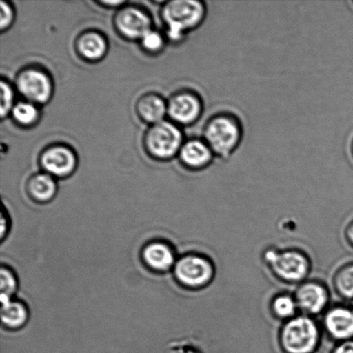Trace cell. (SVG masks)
<instances>
[{
    "label": "cell",
    "instance_id": "obj_3",
    "mask_svg": "<svg viewBox=\"0 0 353 353\" xmlns=\"http://www.w3.org/2000/svg\"><path fill=\"white\" fill-rule=\"evenodd\" d=\"M203 2L196 0H175L164 7L163 17L172 40H180L185 31L199 26L205 17Z\"/></svg>",
    "mask_w": 353,
    "mask_h": 353
},
{
    "label": "cell",
    "instance_id": "obj_4",
    "mask_svg": "<svg viewBox=\"0 0 353 353\" xmlns=\"http://www.w3.org/2000/svg\"><path fill=\"white\" fill-rule=\"evenodd\" d=\"M264 259L273 274L285 283L303 282L310 272L309 259L299 251L268 249L265 252Z\"/></svg>",
    "mask_w": 353,
    "mask_h": 353
},
{
    "label": "cell",
    "instance_id": "obj_27",
    "mask_svg": "<svg viewBox=\"0 0 353 353\" xmlns=\"http://www.w3.org/2000/svg\"><path fill=\"white\" fill-rule=\"evenodd\" d=\"M332 353H353V340L341 342Z\"/></svg>",
    "mask_w": 353,
    "mask_h": 353
},
{
    "label": "cell",
    "instance_id": "obj_20",
    "mask_svg": "<svg viewBox=\"0 0 353 353\" xmlns=\"http://www.w3.org/2000/svg\"><path fill=\"white\" fill-rule=\"evenodd\" d=\"M334 285L339 295L345 300L353 301V264L339 270L334 276Z\"/></svg>",
    "mask_w": 353,
    "mask_h": 353
},
{
    "label": "cell",
    "instance_id": "obj_11",
    "mask_svg": "<svg viewBox=\"0 0 353 353\" xmlns=\"http://www.w3.org/2000/svg\"><path fill=\"white\" fill-rule=\"evenodd\" d=\"M169 115L180 124L195 123L203 112V103L199 96L182 92L172 97L168 105Z\"/></svg>",
    "mask_w": 353,
    "mask_h": 353
},
{
    "label": "cell",
    "instance_id": "obj_25",
    "mask_svg": "<svg viewBox=\"0 0 353 353\" xmlns=\"http://www.w3.org/2000/svg\"><path fill=\"white\" fill-rule=\"evenodd\" d=\"M0 12H1L0 14V27H1V30H3L12 22V10L8 3L1 1L0 2Z\"/></svg>",
    "mask_w": 353,
    "mask_h": 353
},
{
    "label": "cell",
    "instance_id": "obj_2",
    "mask_svg": "<svg viewBox=\"0 0 353 353\" xmlns=\"http://www.w3.org/2000/svg\"><path fill=\"white\" fill-rule=\"evenodd\" d=\"M320 340L319 326L306 314L286 321L279 333L280 345L286 353H313Z\"/></svg>",
    "mask_w": 353,
    "mask_h": 353
},
{
    "label": "cell",
    "instance_id": "obj_22",
    "mask_svg": "<svg viewBox=\"0 0 353 353\" xmlns=\"http://www.w3.org/2000/svg\"><path fill=\"white\" fill-rule=\"evenodd\" d=\"M14 119L22 125H30L36 122L38 117L37 107L31 103H19L13 107Z\"/></svg>",
    "mask_w": 353,
    "mask_h": 353
},
{
    "label": "cell",
    "instance_id": "obj_1",
    "mask_svg": "<svg viewBox=\"0 0 353 353\" xmlns=\"http://www.w3.org/2000/svg\"><path fill=\"white\" fill-rule=\"evenodd\" d=\"M203 137L214 155L226 159L234 153L241 143V122L230 113H218L206 123Z\"/></svg>",
    "mask_w": 353,
    "mask_h": 353
},
{
    "label": "cell",
    "instance_id": "obj_12",
    "mask_svg": "<svg viewBox=\"0 0 353 353\" xmlns=\"http://www.w3.org/2000/svg\"><path fill=\"white\" fill-rule=\"evenodd\" d=\"M117 29L123 36L132 39L143 38L150 32L151 22L146 14L136 8L121 10L116 17Z\"/></svg>",
    "mask_w": 353,
    "mask_h": 353
},
{
    "label": "cell",
    "instance_id": "obj_29",
    "mask_svg": "<svg viewBox=\"0 0 353 353\" xmlns=\"http://www.w3.org/2000/svg\"><path fill=\"white\" fill-rule=\"evenodd\" d=\"M352 157H353V140H352Z\"/></svg>",
    "mask_w": 353,
    "mask_h": 353
},
{
    "label": "cell",
    "instance_id": "obj_24",
    "mask_svg": "<svg viewBox=\"0 0 353 353\" xmlns=\"http://www.w3.org/2000/svg\"><path fill=\"white\" fill-rule=\"evenodd\" d=\"M141 43L147 50L157 51L163 45V38L160 34L150 30V32H148L141 38Z\"/></svg>",
    "mask_w": 353,
    "mask_h": 353
},
{
    "label": "cell",
    "instance_id": "obj_19",
    "mask_svg": "<svg viewBox=\"0 0 353 353\" xmlns=\"http://www.w3.org/2000/svg\"><path fill=\"white\" fill-rule=\"evenodd\" d=\"M271 307L276 318L285 321L296 316L299 310L295 297L289 294H280L276 296L272 300Z\"/></svg>",
    "mask_w": 353,
    "mask_h": 353
},
{
    "label": "cell",
    "instance_id": "obj_23",
    "mask_svg": "<svg viewBox=\"0 0 353 353\" xmlns=\"http://www.w3.org/2000/svg\"><path fill=\"white\" fill-rule=\"evenodd\" d=\"M1 90H0V94H1V105H0V112H1V117H3L8 113L13 105V93L12 89L6 82L2 81ZM13 109V108H12Z\"/></svg>",
    "mask_w": 353,
    "mask_h": 353
},
{
    "label": "cell",
    "instance_id": "obj_14",
    "mask_svg": "<svg viewBox=\"0 0 353 353\" xmlns=\"http://www.w3.org/2000/svg\"><path fill=\"white\" fill-rule=\"evenodd\" d=\"M180 159L187 168L203 169L212 161L214 153L204 140H190L179 151Z\"/></svg>",
    "mask_w": 353,
    "mask_h": 353
},
{
    "label": "cell",
    "instance_id": "obj_15",
    "mask_svg": "<svg viewBox=\"0 0 353 353\" xmlns=\"http://www.w3.org/2000/svg\"><path fill=\"white\" fill-rule=\"evenodd\" d=\"M29 319L30 311L26 303L14 299L1 303V323L6 330H19Z\"/></svg>",
    "mask_w": 353,
    "mask_h": 353
},
{
    "label": "cell",
    "instance_id": "obj_28",
    "mask_svg": "<svg viewBox=\"0 0 353 353\" xmlns=\"http://www.w3.org/2000/svg\"><path fill=\"white\" fill-rule=\"evenodd\" d=\"M347 238L349 242L353 245V223L347 228Z\"/></svg>",
    "mask_w": 353,
    "mask_h": 353
},
{
    "label": "cell",
    "instance_id": "obj_6",
    "mask_svg": "<svg viewBox=\"0 0 353 353\" xmlns=\"http://www.w3.org/2000/svg\"><path fill=\"white\" fill-rule=\"evenodd\" d=\"M183 137L181 131L174 124L162 122L154 124L146 137L148 150L154 157L168 159L180 151Z\"/></svg>",
    "mask_w": 353,
    "mask_h": 353
},
{
    "label": "cell",
    "instance_id": "obj_26",
    "mask_svg": "<svg viewBox=\"0 0 353 353\" xmlns=\"http://www.w3.org/2000/svg\"><path fill=\"white\" fill-rule=\"evenodd\" d=\"M10 228V219L8 212L3 208L1 212V233H0V238L3 241L5 238L8 235Z\"/></svg>",
    "mask_w": 353,
    "mask_h": 353
},
{
    "label": "cell",
    "instance_id": "obj_16",
    "mask_svg": "<svg viewBox=\"0 0 353 353\" xmlns=\"http://www.w3.org/2000/svg\"><path fill=\"white\" fill-rule=\"evenodd\" d=\"M57 190V183L48 174H37L28 183V192L31 199L38 203L50 202L55 196Z\"/></svg>",
    "mask_w": 353,
    "mask_h": 353
},
{
    "label": "cell",
    "instance_id": "obj_10",
    "mask_svg": "<svg viewBox=\"0 0 353 353\" xmlns=\"http://www.w3.org/2000/svg\"><path fill=\"white\" fill-rule=\"evenodd\" d=\"M141 259L147 268L160 273L174 269L176 262L174 249L162 241H154L145 245L141 251Z\"/></svg>",
    "mask_w": 353,
    "mask_h": 353
},
{
    "label": "cell",
    "instance_id": "obj_21",
    "mask_svg": "<svg viewBox=\"0 0 353 353\" xmlns=\"http://www.w3.org/2000/svg\"><path fill=\"white\" fill-rule=\"evenodd\" d=\"M0 281H1L0 300L3 303L13 299V296L19 288V280L12 268L8 265H2L0 268Z\"/></svg>",
    "mask_w": 353,
    "mask_h": 353
},
{
    "label": "cell",
    "instance_id": "obj_13",
    "mask_svg": "<svg viewBox=\"0 0 353 353\" xmlns=\"http://www.w3.org/2000/svg\"><path fill=\"white\" fill-rule=\"evenodd\" d=\"M41 161L45 171L57 176L70 174L76 165L74 154L68 148L61 146L45 151Z\"/></svg>",
    "mask_w": 353,
    "mask_h": 353
},
{
    "label": "cell",
    "instance_id": "obj_30",
    "mask_svg": "<svg viewBox=\"0 0 353 353\" xmlns=\"http://www.w3.org/2000/svg\"><path fill=\"white\" fill-rule=\"evenodd\" d=\"M352 307H353V301H352Z\"/></svg>",
    "mask_w": 353,
    "mask_h": 353
},
{
    "label": "cell",
    "instance_id": "obj_8",
    "mask_svg": "<svg viewBox=\"0 0 353 353\" xmlns=\"http://www.w3.org/2000/svg\"><path fill=\"white\" fill-rule=\"evenodd\" d=\"M17 86L21 94L33 103H45L50 99L52 84L44 72L37 69L23 71L17 79Z\"/></svg>",
    "mask_w": 353,
    "mask_h": 353
},
{
    "label": "cell",
    "instance_id": "obj_9",
    "mask_svg": "<svg viewBox=\"0 0 353 353\" xmlns=\"http://www.w3.org/2000/svg\"><path fill=\"white\" fill-rule=\"evenodd\" d=\"M323 326L333 340H353V307L335 306L325 313Z\"/></svg>",
    "mask_w": 353,
    "mask_h": 353
},
{
    "label": "cell",
    "instance_id": "obj_18",
    "mask_svg": "<svg viewBox=\"0 0 353 353\" xmlns=\"http://www.w3.org/2000/svg\"><path fill=\"white\" fill-rule=\"evenodd\" d=\"M78 48L85 58L89 60H98L105 54L107 44L99 34L86 33L79 38Z\"/></svg>",
    "mask_w": 353,
    "mask_h": 353
},
{
    "label": "cell",
    "instance_id": "obj_5",
    "mask_svg": "<svg viewBox=\"0 0 353 353\" xmlns=\"http://www.w3.org/2000/svg\"><path fill=\"white\" fill-rule=\"evenodd\" d=\"M172 270L176 281L188 290L204 288L212 281L214 275L212 262L196 254H185L176 259Z\"/></svg>",
    "mask_w": 353,
    "mask_h": 353
},
{
    "label": "cell",
    "instance_id": "obj_7",
    "mask_svg": "<svg viewBox=\"0 0 353 353\" xmlns=\"http://www.w3.org/2000/svg\"><path fill=\"white\" fill-rule=\"evenodd\" d=\"M294 297L299 310L309 316L323 313L330 302V295L326 287L316 281L301 283Z\"/></svg>",
    "mask_w": 353,
    "mask_h": 353
},
{
    "label": "cell",
    "instance_id": "obj_17",
    "mask_svg": "<svg viewBox=\"0 0 353 353\" xmlns=\"http://www.w3.org/2000/svg\"><path fill=\"white\" fill-rule=\"evenodd\" d=\"M138 112L145 121L152 123L162 122L168 106L160 97L148 95L140 99L137 105Z\"/></svg>",
    "mask_w": 353,
    "mask_h": 353
}]
</instances>
